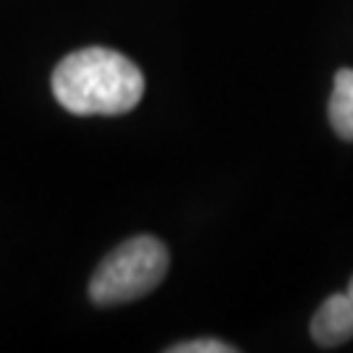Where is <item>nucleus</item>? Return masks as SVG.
I'll use <instances>...</instances> for the list:
<instances>
[{"label":"nucleus","mask_w":353,"mask_h":353,"mask_svg":"<svg viewBox=\"0 0 353 353\" xmlns=\"http://www.w3.org/2000/svg\"><path fill=\"white\" fill-rule=\"evenodd\" d=\"M168 249L154 236H134L108 254L89 280V299L97 306L137 301L168 275Z\"/></svg>","instance_id":"nucleus-2"},{"label":"nucleus","mask_w":353,"mask_h":353,"mask_svg":"<svg viewBox=\"0 0 353 353\" xmlns=\"http://www.w3.org/2000/svg\"><path fill=\"white\" fill-rule=\"evenodd\" d=\"M236 348L228 345L225 341H214V338H199V341H183L178 345H170L168 353H233Z\"/></svg>","instance_id":"nucleus-5"},{"label":"nucleus","mask_w":353,"mask_h":353,"mask_svg":"<svg viewBox=\"0 0 353 353\" xmlns=\"http://www.w3.org/2000/svg\"><path fill=\"white\" fill-rule=\"evenodd\" d=\"M55 100L74 115H123L144 97V74L123 52L81 48L55 65Z\"/></svg>","instance_id":"nucleus-1"},{"label":"nucleus","mask_w":353,"mask_h":353,"mask_svg":"<svg viewBox=\"0 0 353 353\" xmlns=\"http://www.w3.org/2000/svg\"><path fill=\"white\" fill-rule=\"evenodd\" d=\"M327 115L335 134L345 141H353V68H341L335 74Z\"/></svg>","instance_id":"nucleus-4"},{"label":"nucleus","mask_w":353,"mask_h":353,"mask_svg":"<svg viewBox=\"0 0 353 353\" xmlns=\"http://www.w3.org/2000/svg\"><path fill=\"white\" fill-rule=\"evenodd\" d=\"M345 293H348V296L353 299V275H351V280H348V288H345Z\"/></svg>","instance_id":"nucleus-6"},{"label":"nucleus","mask_w":353,"mask_h":353,"mask_svg":"<svg viewBox=\"0 0 353 353\" xmlns=\"http://www.w3.org/2000/svg\"><path fill=\"white\" fill-rule=\"evenodd\" d=\"M312 338L322 348H338L353 338V299L348 293H332L316 309L312 319Z\"/></svg>","instance_id":"nucleus-3"}]
</instances>
